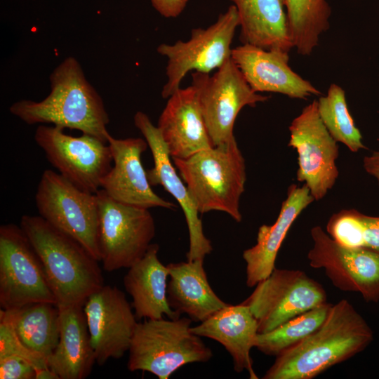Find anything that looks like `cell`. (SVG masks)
Segmentation results:
<instances>
[{"label": "cell", "mask_w": 379, "mask_h": 379, "mask_svg": "<svg viewBox=\"0 0 379 379\" xmlns=\"http://www.w3.org/2000/svg\"><path fill=\"white\" fill-rule=\"evenodd\" d=\"M51 92L41 101L20 100L10 112L25 123L52 124L78 130L107 142L109 122L102 98L86 79L78 60L64 59L50 75Z\"/></svg>", "instance_id": "cell-2"}, {"label": "cell", "mask_w": 379, "mask_h": 379, "mask_svg": "<svg viewBox=\"0 0 379 379\" xmlns=\"http://www.w3.org/2000/svg\"><path fill=\"white\" fill-rule=\"evenodd\" d=\"M239 21L241 44L286 53L293 48L284 0H230Z\"/></svg>", "instance_id": "cell-25"}, {"label": "cell", "mask_w": 379, "mask_h": 379, "mask_svg": "<svg viewBox=\"0 0 379 379\" xmlns=\"http://www.w3.org/2000/svg\"><path fill=\"white\" fill-rule=\"evenodd\" d=\"M192 321L189 317H162L138 322L128 350V371L168 379L182 366L209 361L212 350L191 331Z\"/></svg>", "instance_id": "cell-5"}, {"label": "cell", "mask_w": 379, "mask_h": 379, "mask_svg": "<svg viewBox=\"0 0 379 379\" xmlns=\"http://www.w3.org/2000/svg\"><path fill=\"white\" fill-rule=\"evenodd\" d=\"M293 48L302 56L312 53L330 27L328 0H284Z\"/></svg>", "instance_id": "cell-27"}, {"label": "cell", "mask_w": 379, "mask_h": 379, "mask_svg": "<svg viewBox=\"0 0 379 379\" xmlns=\"http://www.w3.org/2000/svg\"><path fill=\"white\" fill-rule=\"evenodd\" d=\"M331 305L327 302L270 331L258 333L255 347L266 355L277 357L314 332L324 321Z\"/></svg>", "instance_id": "cell-28"}, {"label": "cell", "mask_w": 379, "mask_h": 379, "mask_svg": "<svg viewBox=\"0 0 379 379\" xmlns=\"http://www.w3.org/2000/svg\"><path fill=\"white\" fill-rule=\"evenodd\" d=\"M114 165L101 181V188L114 200L133 206L169 209L176 205L158 196L152 189L141 155L147 149L145 139L128 138L117 139L109 136Z\"/></svg>", "instance_id": "cell-17"}, {"label": "cell", "mask_w": 379, "mask_h": 379, "mask_svg": "<svg viewBox=\"0 0 379 379\" xmlns=\"http://www.w3.org/2000/svg\"><path fill=\"white\" fill-rule=\"evenodd\" d=\"M319 117L326 129L337 142L349 150L357 152L366 149L362 135L349 111L344 89L331 84L326 95L317 100Z\"/></svg>", "instance_id": "cell-29"}, {"label": "cell", "mask_w": 379, "mask_h": 379, "mask_svg": "<svg viewBox=\"0 0 379 379\" xmlns=\"http://www.w3.org/2000/svg\"><path fill=\"white\" fill-rule=\"evenodd\" d=\"M239 26L237 8L231 5L208 27L192 29L189 40L161 44L157 51L167 58V81L161 91L162 98L167 99L180 88L189 72L209 74L231 58V45Z\"/></svg>", "instance_id": "cell-7"}, {"label": "cell", "mask_w": 379, "mask_h": 379, "mask_svg": "<svg viewBox=\"0 0 379 379\" xmlns=\"http://www.w3.org/2000/svg\"><path fill=\"white\" fill-rule=\"evenodd\" d=\"M98 204V240L104 270L129 268L146 253L155 236L154 218L147 208L119 202L102 189Z\"/></svg>", "instance_id": "cell-6"}, {"label": "cell", "mask_w": 379, "mask_h": 379, "mask_svg": "<svg viewBox=\"0 0 379 379\" xmlns=\"http://www.w3.org/2000/svg\"><path fill=\"white\" fill-rule=\"evenodd\" d=\"M36 302L56 305L42 263L20 226L0 227V306L10 310Z\"/></svg>", "instance_id": "cell-9"}, {"label": "cell", "mask_w": 379, "mask_h": 379, "mask_svg": "<svg viewBox=\"0 0 379 379\" xmlns=\"http://www.w3.org/2000/svg\"><path fill=\"white\" fill-rule=\"evenodd\" d=\"M35 379H60L49 367L36 369Z\"/></svg>", "instance_id": "cell-35"}, {"label": "cell", "mask_w": 379, "mask_h": 379, "mask_svg": "<svg viewBox=\"0 0 379 379\" xmlns=\"http://www.w3.org/2000/svg\"><path fill=\"white\" fill-rule=\"evenodd\" d=\"M135 126L142 133L152 154L154 166L147 171L151 185H161L182 208L189 231L187 260L204 259L213 250L211 241L203 232L202 222L187 186L183 183L171 161V155L161 132L149 117L138 111L134 116Z\"/></svg>", "instance_id": "cell-16"}, {"label": "cell", "mask_w": 379, "mask_h": 379, "mask_svg": "<svg viewBox=\"0 0 379 379\" xmlns=\"http://www.w3.org/2000/svg\"><path fill=\"white\" fill-rule=\"evenodd\" d=\"M373 331L347 300L332 304L312 334L276 357L263 379H312L365 350Z\"/></svg>", "instance_id": "cell-1"}, {"label": "cell", "mask_w": 379, "mask_h": 379, "mask_svg": "<svg viewBox=\"0 0 379 379\" xmlns=\"http://www.w3.org/2000/svg\"><path fill=\"white\" fill-rule=\"evenodd\" d=\"M310 265L323 269L333 285L345 292L360 293L366 302L379 301V253L343 245L319 225L310 230Z\"/></svg>", "instance_id": "cell-14"}, {"label": "cell", "mask_w": 379, "mask_h": 379, "mask_svg": "<svg viewBox=\"0 0 379 379\" xmlns=\"http://www.w3.org/2000/svg\"><path fill=\"white\" fill-rule=\"evenodd\" d=\"M288 129V145L298 154L297 180L307 186L314 201H319L338 178L339 147L319 117L317 100L302 109Z\"/></svg>", "instance_id": "cell-13"}, {"label": "cell", "mask_w": 379, "mask_h": 379, "mask_svg": "<svg viewBox=\"0 0 379 379\" xmlns=\"http://www.w3.org/2000/svg\"><path fill=\"white\" fill-rule=\"evenodd\" d=\"M314 201L305 185L289 186L276 221L271 225H261L255 245L243 253L248 287L255 286L270 276L275 268L277 254L288 230L300 214Z\"/></svg>", "instance_id": "cell-20"}, {"label": "cell", "mask_w": 379, "mask_h": 379, "mask_svg": "<svg viewBox=\"0 0 379 379\" xmlns=\"http://www.w3.org/2000/svg\"><path fill=\"white\" fill-rule=\"evenodd\" d=\"M63 130L56 126L40 125L34 140L58 173L78 188L96 193L112 166L108 143L89 134L74 137Z\"/></svg>", "instance_id": "cell-12"}, {"label": "cell", "mask_w": 379, "mask_h": 379, "mask_svg": "<svg viewBox=\"0 0 379 379\" xmlns=\"http://www.w3.org/2000/svg\"><path fill=\"white\" fill-rule=\"evenodd\" d=\"M204 260L168 264L169 281L167 299L179 315L202 322L228 303L222 301L211 287L204 268Z\"/></svg>", "instance_id": "cell-23"}, {"label": "cell", "mask_w": 379, "mask_h": 379, "mask_svg": "<svg viewBox=\"0 0 379 379\" xmlns=\"http://www.w3.org/2000/svg\"><path fill=\"white\" fill-rule=\"evenodd\" d=\"M326 232L338 243L379 253V216L356 209H343L328 219Z\"/></svg>", "instance_id": "cell-30"}, {"label": "cell", "mask_w": 379, "mask_h": 379, "mask_svg": "<svg viewBox=\"0 0 379 379\" xmlns=\"http://www.w3.org/2000/svg\"><path fill=\"white\" fill-rule=\"evenodd\" d=\"M157 127L171 158L187 159L213 147L193 85L178 88L167 98Z\"/></svg>", "instance_id": "cell-19"}, {"label": "cell", "mask_w": 379, "mask_h": 379, "mask_svg": "<svg viewBox=\"0 0 379 379\" xmlns=\"http://www.w3.org/2000/svg\"><path fill=\"white\" fill-rule=\"evenodd\" d=\"M83 309L96 363L102 366L122 357L138 324L124 293L104 285L88 297Z\"/></svg>", "instance_id": "cell-15"}, {"label": "cell", "mask_w": 379, "mask_h": 379, "mask_svg": "<svg viewBox=\"0 0 379 379\" xmlns=\"http://www.w3.org/2000/svg\"><path fill=\"white\" fill-rule=\"evenodd\" d=\"M20 226L42 263L58 307L84 306L104 286L99 261L77 240L40 215H23Z\"/></svg>", "instance_id": "cell-3"}, {"label": "cell", "mask_w": 379, "mask_h": 379, "mask_svg": "<svg viewBox=\"0 0 379 379\" xmlns=\"http://www.w3.org/2000/svg\"><path fill=\"white\" fill-rule=\"evenodd\" d=\"M192 78L213 147L234 138V123L244 107L269 98L251 88L232 58L213 75L193 72Z\"/></svg>", "instance_id": "cell-10"}, {"label": "cell", "mask_w": 379, "mask_h": 379, "mask_svg": "<svg viewBox=\"0 0 379 379\" xmlns=\"http://www.w3.org/2000/svg\"><path fill=\"white\" fill-rule=\"evenodd\" d=\"M153 8L163 17L174 18L185 10L189 0H150Z\"/></svg>", "instance_id": "cell-33"}, {"label": "cell", "mask_w": 379, "mask_h": 379, "mask_svg": "<svg viewBox=\"0 0 379 379\" xmlns=\"http://www.w3.org/2000/svg\"><path fill=\"white\" fill-rule=\"evenodd\" d=\"M58 308L60 339L48 366L60 379L86 378L96 361L83 306Z\"/></svg>", "instance_id": "cell-24"}, {"label": "cell", "mask_w": 379, "mask_h": 379, "mask_svg": "<svg viewBox=\"0 0 379 379\" xmlns=\"http://www.w3.org/2000/svg\"><path fill=\"white\" fill-rule=\"evenodd\" d=\"M159 246L151 244L144 256L130 267L124 277L126 291L132 298L131 306L137 319L180 317L170 307L167 299L166 265L159 260Z\"/></svg>", "instance_id": "cell-22"}, {"label": "cell", "mask_w": 379, "mask_h": 379, "mask_svg": "<svg viewBox=\"0 0 379 379\" xmlns=\"http://www.w3.org/2000/svg\"><path fill=\"white\" fill-rule=\"evenodd\" d=\"M0 320L8 322L22 343L46 361L58 345L60 314L55 304L36 302L15 310L1 309Z\"/></svg>", "instance_id": "cell-26"}, {"label": "cell", "mask_w": 379, "mask_h": 379, "mask_svg": "<svg viewBox=\"0 0 379 379\" xmlns=\"http://www.w3.org/2000/svg\"><path fill=\"white\" fill-rule=\"evenodd\" d=\"M35 202L42 218L77 240L100 261L95 193L82 190L59 173L46 169L39 182Z\"/></svg>", "instance_id": "cell-8"}, {"label": "cell", "mask_w": 379, "mask_h": 379, "mask_svg": "<svg viewBox=\"0 0 379 379\" xmlns=\"http://www.w3.org/2000/svg\"><path fill=\"white\" fill-rule=\"evenodd\" d=\"M8 356L24 358L36 369L48 367L44 358L30 351L22 343L8 322L0 320V358Z\"/></svg>", "instance_id": "cell-31"}, {"label": "cell", "mask_w": 379, "mask_h": 379, "mask_svg": "<svg viewBox=\"0 0 379 379\" xmlns=\"http://www.w3.org/2000/svg\"><path fill=\"white\" fill-rule=\"evenodd\" d=\"M363 167L368 174L377 180L379 187V149L364 157Z\"/></svg>", "instance_id": "cell-34"}, {"label": "cell", "mask_w": 379, "mask_h": 379, "mask_svg": "<svg viewBox=\"0 0 379 379\" xmlns=\"http://www.w3.org/2000/svg\"><path fill=\"white\" fill-rule=\"evenodd\" d=\"M191 331L222 345L232 358L236 372L246 371L251 379L258 378L251 357L259 333L258 325L246 305L227 304L199 325L191 326Z\"/></svg>", "instance_id": "cell-21"}, {"label": "cell", "mask_w": 379, "mask_h": 379, "mask_svg": "<svg viewBox=\"0 0 379 379\" xmlns=\"http://www.w3.org/2000/svg\"><path fill=\"white\" fill-rule=\"evenodd\" d=\"M172 159L199 213L219 211L241 221L246 171L235 137L187 159Z\"/></svg>", "instance_id": "cell-4"}, {"label": "cell", "mask_w": 379, "mask_h": 379, "mask_svg": "<svg viewBox=\"0 0 379 379\" xmlns=\"http://www.w3.org/2000/svg\"><path fill=\"white\" fill-rule=\"evenodd\" d=\"M288 53L241 44L232 48V59L257 93H280L300 100L320 95L319 90L291 68Z\"/></svg>", "instance_id": "cell-18"}, {"label": "cell", "mask_w": 379, "mask_h": 379, "mask_svg": "<svg viewBox=\"0 0 379 379\" xmlns=\"http://www.w3.org/2000/svg\"><path fill=\"white\" fill-rule=\"evenodd\" d=\"M326 302L327 295L322 285L305 272L276 267L242 302L255 318L259 333Z\"/></svg>", "instance_id": "cell-11"}, {"label": "cell", "mask_w": 379, "mask_h": 379, "mask_svg": "<svg viewBox=\"0 0 379 379\" xmlns=\"http://www.w3.org/2000/svg\"><path fill=\"white\" fill-rule=\"evenodd\" d=\"M36 368L27 360L16 356L0 358L1 379H35Z\"/></svg>", "instance_id": "cell-32"}]
</instances>
